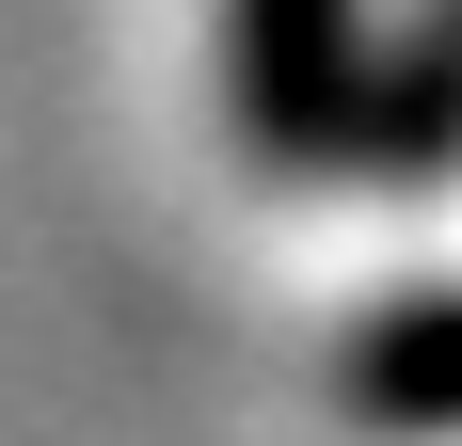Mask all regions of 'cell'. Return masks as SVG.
Here are the masks:
<instances>
[{"label":"cell","mask_w":462,"mask_h":446,"mask_svg":"<svg viewBox=\"0 0 462 446\" xmlns=\"http://www.w3.org/2000/svg\"><path fill=\"white\" fill-rule=\"evenodd\" d=\"M367 399L383 414H462V319H399L367 351Z\"/></svg>","instance_id":"cell-1"}]
</instances>
